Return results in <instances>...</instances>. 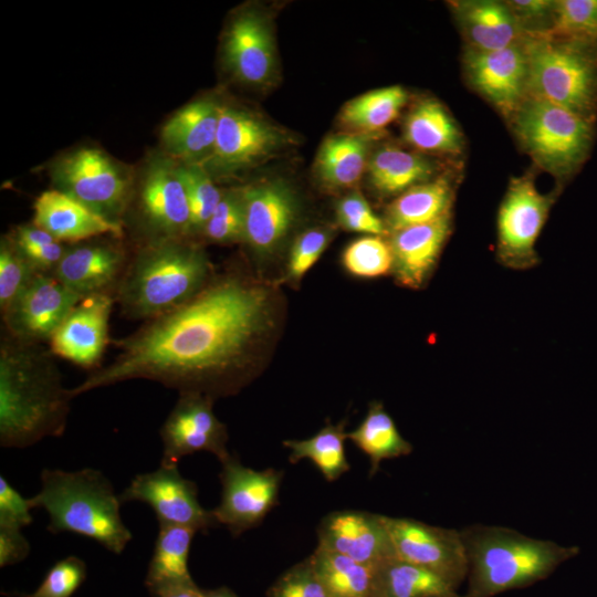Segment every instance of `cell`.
I'll use <instances>...</instances> for the list:
<instances>
[{"label":"cell","mask_w":597,"mask_h":597,"mask_svg":"<svg viewBox=\"0 0 597 597\" xmlns=\"http://www.w3.org/2000/svg\"><path fill=\"white\" fill-rule=\"evenodd\" d=\"M270 290L238 273L213 276L189 301L113 341L114 360L70 388L75 398L133 379L211 398L235 394L251 376L272 324Z\"/></svg>","instance_id":"obj_1"},{"label":"cell","mask_w":597,"mask_h":597,"mask_svg":"<svg viewBox=\"0 0 597 597\" xmlns=\"http://www.w3.org/2000/svg\"><path fill=\"white\" fill-rule=\"evenodd\" d=\"M54 355L42 344L2 334L0 343V446L24 449L65 432L70 389Z\"/></svg>","instance_id":"obj_2"},{"label":"cell","mask_w":597,"mask_h":597,"mask_svg":"<svg viewBox=\"0 0 597 597\" xmlns=\"http://www.w3.org/2000/svg\"><path fill=\"white\" fill-rule=\"evenodd\" d=\"M212 277L207 253L191 238L144 243L129 258L115 303L126 318L146 322L182 305Z\"/></svg>","instance_id":"obj_3"},{"label":"cell","mask_w":597,"mask_h":597,"mask_svg":"<svg viewBox=\"0 0 597 597\" xmlns=\"http://www.w3.org/2000/svg\"><path fill=\"white\" fill-rule=\"evenodd\" d=\"M468 558L465 597H493L547 578L578 546L534 538L513 528L473 524L460 531Z\"/></svg>","instance_id":"obj_4"},{"label":"cell","mask_w":597,"mask_h":597,"mask_svg":"<svg viewBox=\"0 0 597 597\" xmlns=\"http://www.w3.org/2000/svg\"><path fill=\"white\" fill-rule=\"evenodd\" d=\"M41 489L32 498V509L49 515L50 533H74L97 542L119 555L133 535L121 516L119 494L100 470L43 469Z\"/></svg>","instance_id":"obj_5"},{"label":"cell","mask_w":597,"mask_h":597,"mask_svg":"<svg viewBox=\"0 0 597 597\" xmlns=\"http://www.w3.org/2000/svg\"><path fill=\"white\" fill-rule=\"evenodd\" d=\"M524 45L528 61L527 96L594 121L597 44L532 33L525 35Z\"/></svg>","instance_id":"obj_6"},{"label":"cell","mask_w":597,"mask_h":597,"mask_svg":"<svg viewBox=\"0 0 597 597\" xmlns=\"http://www.w3.org/2000/svg\"><path fill=\"white\" fill-rule=\"evenodd\" d=\"M509 119L523 149L559 179L572 176L589 155L593 121L561 106L526 96Z\"/></svg>","instance_id":"obj_7"},{"label":"cell","mask_w":597,"mask_h":597,"mask_svg":"<svg viewBox=\"0 0 597 597\" xmlns=\"http://www.w3.org/2000/svg\"><path fill=\"white\" fill-rule=\"evenodd\" d=\"M554 199L541 193L530 175L511 180L498 213L496 259L503 266L520 271L537 265L535 243Z\"/></svg>","instance_id":"obj_8"},{"label":"cell","mask_w":597,"mask_h":597,"mask_svg":"<svg viewBox=\"0 0 597 597\" xmlns=\"http://www.w3.org/2000/svg\"><path fill=\"white\" fill-rule=\"evenodd\" d=\"M54 179L57 190L121 222L118 217L130 199V181L102 150L82 148L67 155L56 165Z\"/></svg>","instance_id":"obj_9"},{"label":"cell","mask_w":597,"mask_h":597,"mask_svg":"<svg viewBox=\"0 0 597 597\" xmlns=\"http://www.w3.org/2000/svg\"><path fill=\"white\" fill-rule=\"evenodd\" d=\"M220 463L221 500L211 512L235 537L258 526L277 504L283 471H256L231 454Z\"/></svg>","instance_id":"obj_10"},{"label":"cell","mask_w":597,"mask_h":597,"mask_svg":"<svg viewBox=\"0 0 597 597\" xmlns=\"http://www.w3.org/2000/svg\"><path fill=\"white\" fill-rule=\"evenodd\" d=\"M397 558L433 572L457 589L468 576L461 532L381 514Z\"/></svg>","instance_id":"obj_11"},{"label":"cell","mask_w":597,"mask_h":597,"mask_svg":"<svg viewBox=\"0 0 597 597\" xmlns=\"http://www.w3.org/2000/svg\"><path fill=\"white\" fill-rule=\"evenodd\" d=\"M119 500L122 504L137 501L149 505L158 524L187 526L203 533L219 525L212 512L201 506L197 484L182 476L178 465L160 464L155 471L135 475Z\"/></svg>","instance_id":"obj_12"},{"label":"cell","mask_w":597,"mask_h":597,"mask_svg":"<svg viewBox=\"0 0 597 597\" xmlns=\"http://www.w3.org/2000/svg\"><path fill=\"white\" fill-rule=\"evenodd\" d=\"M213 401L199 392L179 394L159 430L160 464L177 465L184 457L201 451L214 454L220 462L230 455L227 427L214 415Z\"/></svg>","instance_id":"obj_13"},{"label":"cell","mask_w":597,"mask_h":597,"mask_svg":"<svg viewBox=\"0 0 597 597\" xmlns=\"http://www.w3.org/2000/svg\"><path fill=\"white\" fill-rule=\"evenodd\" d=\"M145 243L191 238V211L178 166L156 160L145 174L136 203Z\"/></svg>","instance_id":"obj_14"},{"label":"cell","mask_w":597,"mask_h":597,"mask_svg":"<svg viewBox=\"0 0 597 597\" xmlns=\"http://www.w3.org/2000/svg\"><path fill=\"white\" fill-rule=\"evenodd\" d=\"M82 298L52 274L35 273L1 312L4 333L28 343L49 342Z\"/></svg>","instance_id":"obj_15"},{"label":"cell","mask_w":597,"mask_h":597,"mask_svg":"<svg viewBox=\"0 0 597 597\" xmlns=\"http://www.w3.org/2000/svg\"><path fill=\"white\" fill-rule=\"evenodd\" d=\"M287 143L275 126L251 112L220 105L212 165L231 172L260 164L275 155Z\"/></svg>","instance_id":"obj_16"},{"label":"cell","mask_w":597,"mask_h":597,"mask_svg":"<svg viewBox=\"0 0 597 597\" xmlns=\"http://www.w3.org/2000/svg\"><path fill=\"white\" fill-rule=\"evenodd\" d=\"M463 66L470 85L507 119L527 96L528 61L524 39L494 51L467 49Z\"/></svg>","instance_id":"obj_17"},{"label":"cell","mask_w":597,"mask_h":597,"mask_svg":"<svg viewBox=\"0 0 597 597\" xmlns=\"http://www.w3.org/2000/svg\"><path fill=\"white\" fill-rule=\"evenodd\" d=\"M118 239L94 238L67 245L52 275L82 297L115 296L129 261Z\"/></svg>","instance_id":"obj_18"},{"label":"cell","mask_w":597,"mask_h":597,"mask_svg":"<svg viewBox=\"0 0 597 597\" xmlns=\"http://www.w3.org/2000/svg\"><path fill=\"white\" fill-rule=\"evenodd\" d=\"M115 296L97 294L83 297L67 314L49 341V349L83 368L94 370L105 352Z\"/></svg>","instance_id":"obj_19"},{"label":"cell","mask_w":597,"mask_h":597,"mask_svg":"<svg viewBox=\"0 0 597 597\" xmlns=\"http://www.w3.org/2000/svg\"><path fill=\"white\" fill-rule=\"evenodd\" d=\"M317 546L356 562L380 565L396 557L381 514L366 511H335L317 526Z\"/></svg>","instance_id":"obj_20"},{"label":"cell","mask_w":597,"mask_h":597,"mask_svg":"<svg viewBox=\"0 0 597 597\" xmlns=\"http://www.w3.org/2000/svg\"><path fill=\"white\" fill-rule=\"evenodd\" d=\"M243 241L259 256L273 252L291 229L296 201L291 189L280 180L250 185L241 190Z\"/></svg>","instance_id":"obj_21"},{"label":"cell","mask_w":597,"mask_h":597,"mask_svg":"<svg viewBox=\"0 0 597 597\" xmlns=\"http://www.w3.org/2000/svg\"><path fill=\"white\" fill-rule=\"evenodd\" d=\"M229 71L242 83L262 86L275 72V50L271 29L258 12L237 15L230 23L223 44Z\"/></svg>","instance_id":"obj_22"},{"label":"cell","mask_w":597,"mask_h":597,"mask_svg":"<svg viewBox=\"0 0 597 597\" xmlns=\"http://www.w3.org/2000/svg\"><path fill=\"white\" fill-rule=\"evenodd\" d=\"M33 209L32 223L62 243L74 244L103 235H124L122 222L102 216L57 189L42 192L35 199Z\"/></svg>","instance_id":"obj_23"},{"label":"cell","mask_w":597,"mask_h":597,"mask_svg":"<svg viewBox=\"0 0 597 597\" xmlns=\"http://www.w3.org/2000/svg\"><path fill=\"white\" fill-rule=\"evenodd\" d=\"M452 214L391 232L392 272L408 289H420L429 280L451 233Z\"/></svg>","instance_id":"obj_24"},{"label":"cell","mask_w":597,"mask_h":597,"mask_svg":"<svg viewBox=\"0 0 597 597\" xmlns=\"http://www.w3.org/2000/svg\"><path fill=\"white\" fill-rule=\"evenodd\" d=\"M220 105L210 98L195 101L176 112L161 128L166 149L184 164L210 159L217 138Z\"/></svg>","instance_id":"obj_25"},{"label":"cell","mask_w":597,"mask_h":597,"mask_svg":"<svg viewBox=\"0 0 597 597\" xmlns=\"http://www.w3.org/2000/svg\"><path fill=\"white\" fill-rule=\"evenodd\" d=\"M468 49L494 51L522 41L526 33L506 4L494 0L451 2Z\"/></svg>","instance_id":"obj_26"},{"label":"cell","mask_w":597,"mask_h":597,"mask_svg":"<svg viewBox=\"0 0 597 597\" xmlns=\"http://www.w3.org/2000/svg\"><path fill=\"white\" fill-rule=\"evenodd\" d=\"M453 199L454 187L447 176L434 177L406 190L387 208L384 221L388 232L434 221L451 213Z\"/></svg>","instance_id":"obj_27"},{"label":"cell","mask_w":597,"mask_h":597,"mask_svg":"<svg viewBox=\"0 0 597 597\" xmlns=\"http://www.w3.org/2000/svg\"><path fill=\"white\" fill-rule=\"evenodd\" d=\"M374 134L342 133L328 136L316 158L321 181L333 189L350 188L362 178Z\"/></svg>","instance_id":"obj_28"},{"label":"cell","mask_w":597,"mask_h":597,"mask_svg":"<svg viewBox=\"0 0 597 597\" xmlns=\"http://www.w3.org/2000/svg\"><path fill=\"white\" fill-rule=\"evenodd\" d=\"M404 138L422 151L458 155L463 148L460 128L438 101L426 98L406 116Z\"/></svg>","instance_id":"obj_29"},{"label":"cell","mask_w":597,"mask_h":597,"mask_svg":"<svg viewBox=\"0 0 597 597\" xmlns=\"http://www.w3.org/2000/svg\"><path fill=\"white\" fill-rule=\"evenodd\" d=\"M434 171L428 158L392 146L379 148L368 161L370 184L383 196H399L433 179Z\"/></svg>","instance_id":"obj_30"},{"label":"cell","mask_w":597,"mask_h":597,"mask_svg":"<svg viewBox=\"0 0 597 597\" xmlns=\"http://www.w3.org/2000/svg\"><path fill=\"white\" fill-rule=\"evenodd\" d=\"M196 533L187 526L159 524L145 577L149 593L170 584L193 582L188 558Z\"/></svg>","instance_id":"obj_31"},{"label":"cell","mask_w":597,"mask_h":597,"mask_svg":"<svg viewBox=\"0 0 597 597\" xmlns=\"http://www.w3.org/2000/svg\"><path fill=\"white\" fill-rule=\"evenodd\" d=\"M308 558L331 597H367L376 589L379 565L363 564L318 546Z\"/></svg>","instance_id":"obj_32"},{"label":"cell","mask_w":597,"mask_h":597,"mask_svg":"<svg viewBox=\"0 0 597 597\" xmlns=\"http://www.w3.org/2000/svg\"><path fill=\"white\" fill-rule=\"evenodd\" d=\"M347 439L370 460L369 478L377 473L383 460L408 455L412 446L398 431L384 406L374 401L362 423L347 432Z\"/></svg>","instance_id":"obj_33"},{"label":"cell","mask_w":597,"mask_h":597,"mask_svg":"<svg viewBox=\"0 0 597 597\" xmlns=\"http://www.w3.org/2000/svg\"><path fill=\"white\" fill-rule=\"evenodd\" d=\"M375 590L381 597H434L458 594L457 588L439 575L397 557L379 565Z\"/></svg>","instance_id":"obj_34"},{"label":"cell","mask_w":597,"mask_h":597,"mask_svg":"<svg viewBox=\"0 0 597 597\" xmlns=\"http://www.w3.org/2000/svg\"><path fill=\"white\" fill-rule=\"evenodd\" d=\"M347 432L345 423L326 425L316 434L304 440H284L283 446L291 450L289 461L297 463L307 459L333 482L350 469L345 455Z\"/></svg>","instance_id":"obj_35"},{"label":"cell","mask_w":597,"mask_h":597,"mask_svg":"<svg viewBox=\"0 0 597 597\" xmlns=\"http://www.w3.org/2000/svg\"><path fill=\"white\" fill-rule=\"evenodd\" d=\"M407 100V92L399 85L374 90L349 101L341 121L360 133L374 134L398 117Z\"/></svg>","instance_id":"obj_36"},{"label":"cell","mask_w":597,"mask_h":597,"mask_svg":"<svg viewBox=\"0 0 597 597\" xmlns=\"http://www.w3.org/2000/svg\"><path fill=\"white\" fill-rule=\"evenodd\" d=\"M552 36L597 44V0L554 1Z\"/></svg>","instance_id":"obj_37"},{"label":"cell","mask_w":597,"mask_h":597,"mask_svg":"<svg viewBox=\"0 0 597 597\" xmlns=\"http://www.w3.org/2000/svg\"><path fill=\"white\" fill-rule=\"evenodd\" d=\"M178 172L191 211V238L201 233L221 200L222 192L199 164H181Z\"/></svg>","instance_id":"obj_38"},{"label":"cell","mask_w":597,"mask_h":597,"mask_svg":"<svg viewBox=\"0 0 597 597\" xmlns=\"http://www.w3.org/2000/svg\"><path fill=\"white\" fill-rule=\"evenodd\" d=\"M343 264L353 275L377 277L392 271L394 255L390 242L381 235H364L347 245Z\"/></svg>","instance_id":"obj_39"},{"label":"cell","mask_w":597,"mask_h":597,"mask_svg":"<svg viewBox=\"0 0 597 597\" xmlns=\"http://www.w3.org/2000/svg\"><path fill=\"white\" fill-rule=\"evenodd\" d=\"M9 237L38 273L53 274L66 250L62 242L33 223L17 227Z\"/></svg>","instance_id":"obj_40"},{"label":"cell","mask_w":597,"mask_h":597,"mask_svg":"<svg viewBox=\"0 0 597 597\" xmlns=\"http://www.w3.org/2000/svg\"><path fill=\"white\" fill-rule=\"evenodd\" d=\"M214 243L243 241L244 216L241 190L222 192V197L201 233Z\"/></svg>","instance_id":"obj_41"},{"label":"cell","mask_w":597,"mask_h":597,"mask_svg":"<svg viewBox=\"0 0 597 597\" xmlns=\"http://www.w3.org/2000/svg\"><path fill=\"white\" fill-rule=\"evenodd\" d=\"M38 273L9 235L0 243V310L3 312Z\"/></svg>","instance_id":"obj_42"},{"label":"cell","mask_w":597,"mask_h":597,"mask_svg":"<svg viewBox=\"0 0 597 597\" xmlns=\"http://www.w3.org/2000/svg\"><path fill=\"white\" fill-rule=\"evenodd\" d=\"M86 578V565L77 556L56 562L46 573L40 586L21 597H71Z\"/></svg>","instance_id":"obj_43"},{"label":"cell","mask_w":597,"mask_h":597,"mask_svg":"<svg viewBox=\"0 0 597 597\" xmlns=\"http://www.w3.org/2000/svg\"><path fill=\"white\" fill-rule=\"evenodd\" d=\"M268 597H331L310 558L293 565L270 586Z\"/></svg>","instance_id":"obj_44"},{"label":"cell","mask_w":597,"mask_h":597,"mask_svg":"<svg viewBox=\"0 0 597 597\" xmlns=\"http://www.w3.org/2000/svg\"><path fill=\"white\" fill-rule=\"evenodd\" d=\"M336 218L338 223L349 231L381 237L389 233L385 221L373 211L359 192L349 193L338 201Z\"/></svg>","instance_id":"obj_45"},{"label":"cell","mask_w":597,"mask_h":597,"mask_svg":"<svg viewBox=\"0 0 597 597\" xmlns=\"http://www.w3.org/2000/svg\"><path fill=\"white\" fill-rule=\"evenodd\" d=\"M331 239L324 229H311L303 232L294 242L287 265L290 279L298 281L317 262Z\"/></svg>","instance_id":"obj_46"},{"label":"cell","mask_w":597,"mask_h":597,"mask_svg":"<svg viewBox=\"0 0 597 597\" xmlns=\"http://www.w3.org/2000/svg\"><path fill=\"white\" fill-rule=\"evenodd\" d=\"M29 499L22 496L8 480L0 476V526L22 530L33 522Z\"/></svg>","instance_id":"obj_47"},{"label":"cell","mask_w":597,"mask_h":597,"mask_svg":"<svg viewBox=\"0 0 597 597\" xmlns=\"http://www.w3.org/2000/svg\"><path fill=\"white\" fill-rule=\"evenodd\" d=\"M526 34L540 33L538 23L547 21L552 24L554 1L549 0H513L505 1Z\"/></svg>","instance_id":"obj_48"},{"label":"cell","mask_w":597,"mask_h":597,"mask_svg":"<svg viewBox=\"0 0 597 597\" xmlns=\"http://www.w3.org/2000/svg\"><path fill=\"white\" fill-rule=\"evenodd\" d=\"M30 551L31 545L22 530L0 526V567L22 562Z\"/></svg>","instance_id":"obj_49"},{"label":"cell","mask_w":597,"mask_h":597,"mask_svg":"<svg viewBox=\"0 0 597 597\" xmlns=\"http://www.w3.org/2000/svg\"><path fill=\"white\" fill-rule=\"evenodd\" d=\"M153 597H206L195 582L177 583L160 587L150 593Z\"/></svg>","instance_id":"obj_50"},{"label":"cell","mask_w":597,"mask_h":597,"mask_svg":"<svg viewBox=\"0 0 597 597\" xmlns=\"http://www.w3.org/2000/svg\"><path fill=\"white\" fill-rule=\"evenodd\" d=\"M206 597H239L233 590L226 586L206 590Z\"/></svg>","instance_id":"obj_51"},{"label":"cell","mask_w":597,"mask_h":597,"mask_svg":"<svg viewBox=\"0 0 597 597\" xmlns=\"http://www.w3.org/2000/svg\"><path fill=\"white\" fill-rule=\"evenodd\" d=\"M367 597H381L376 590L368 595Z\"/></svg>","instance_id":"obj_52"},{"label":"cell","mask_w":597,"mask_h":597,"mask_svg":"<svg viewBox=\"0 0 597 597\" xmlns=\"http://www.w3.org/2000/svg\"><path fill=\"white\" fill-rule=\"evenodd\" d=\"M434 597H465V595L461 596L459 594H455V595H450V596H434Z\"/></svg>","instance_id":"obj_53"}]
</instances>
